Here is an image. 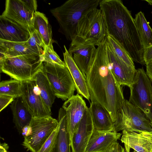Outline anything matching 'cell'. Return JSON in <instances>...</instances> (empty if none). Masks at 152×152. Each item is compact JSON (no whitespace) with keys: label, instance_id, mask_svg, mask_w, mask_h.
Wrapping results in <instances>:
<instances>
[{"label":"cell","instance_id":"6da1fadb","mask_svg":"<svg viewBox=\"0 0 152 152\" xmlns=\"http://www.w3.org/2000/svg\"><path fill=\"white\" fill-rule=\"evenodd\" d=\"M107 38L95 47L86 74L91 102H97L108 110L114 123L125 99L121 86L113 73L108 57Z\"/></svg>","mask_w":152,"mask_h":152},{"label":"cell","instance_id":"7a4b0ae2","mask_svg":"<svg viewBox=\"0 0 152 152\" xmlns=\"http://www.w3.org/2000/svg\"><path fill=\"white\" fill-rule=\"evenodd\" d=\"M99 6L108 34L118 42L133 61L145 65V48L130 11L120 0H101Z\"/></svg>","mask_w":152,"mask_h":152},{"label":"cell","instance_id":"3957f363","mask_svg":"<svg viewBox=\"0 0 152 152\" xmlns=\"http://www.w3.org/2000/svg\"><path fill=\"white\" fill-rule=\"evenodd\" d=\"M101 0H69L50 10L59 26V31L71 41L79 21L93 10L97 8Z\"/></svg>","mask_w":152,"mask_h":152},{"label":"cell","instance_id":"277c9868","mask_svg":"<svg viewBox=\"0 0 152 152\" xmlns=\"http://www.w3.org/2000/svg\"><path fill=\"white\" fill-rule=\"evenodd\" d=\"M43 55L29 54L0 59L1 72L21 82L32 80L42 70Z\"/></svg>","mask_w":152,"mask_h":152},{"label":"cell","instance_id":"5b68a950","mask_svg":"<svg viewBox=\"0 0 152 152\" xmlns=\"http://www.w3.org/2000/svg\"><path fill=\"white\" fill-rule=\"evenodd\" d=\"M108 35L102 12L100 9L96 8L79 21L75 35L71 42L97 46Z\"/></svg>","mask_w":152,"mask_h":152},{"label":"cell","instance_id":"8992f818","mask_svg":"<svg viewBox=\"0 0 152 152\" xmlns=\"http://www.w3.org/2000/svg\"><path fill=\"white\" fill-rule=\"evenodd\" d=\"M114 130L140 133L152 132L150 121L140 109L125 99L119 110Z\"/></svg>","mask_w":152,"mask_h":152},{"label":"cell","instance_id":"52a82bcc","mask_svg":"<svg viewBox=\"0 0 152 152\" xmlns=\"http://www.w3.org/2000/svg\"><path fill=\"white\" fill-rule=\"evenodd\" d=\"M152 83L143 67L136 69L133 80L129 87V101L145 114L152 128Z\"/></svg>","mask_w":152,"mask_h":152},{"label":"cell","instance_id":"ba28073f","mask_svg":"<svg viewBox=\"0 0 152 152\" xmlns=\"http://www.w3.org/2000/svg\"><path fill=\"white\" fill-rule=\"evenodd\" d=\"M42 71L48 80L56 97L66 100L74 95L75 84L68 68L44 62Z\"/></svg>","mask_w":152,"mask_h":152},{"label":"cell","instance_id":"9c48e42d","mask_svg":"<svg viewBox=\"0 0 152 152\" xmlns=\"http://www.w3.org/2000/svg\"><path fill=\"white\" fill-rule=\"evenodd\" d=\"M58 124V120L51 116L32 118L29 124L31 133L24 137L23 146L31 152H38Z\"/></svg>","mask_w":152,"mask_h":152},{"label":"cell","instance_id":"30bf717a","mask_svg":"<svg viewBox=\"0 0 152 152\" xmlns=\"http://www.w3.org/2000/svg\"><path fill=\"white\" fill-rule=\"evenodd\" d=\"M21 90L22 101L33 118L51 116V109L41 97L39 90L34 80L21 82Z\"/></svg>","mask_w":152,"mask_h":152},{"label":"cell","instance_id":"8fae6325","mask_svg":"<svg viewBox=\"0 0 152 152\" xmlns=\"http://www.w3.org/2000/svg\"><path fill=\"white\" fill-rule=\"evenodd\" d=\"M94 129L90 109L87 107L70 139L72 152H86Z\"/></svg>","mask_w":152,"mask_h":152},{"label":"cell","instance_id":"7c38bea8","mask_svg":"<svg viewBox=\"0 0 152 152\" xmlns=\"http://www.w3.org/2000/svg\"><path fill=\"white\" fill-rule=\"evenodd\" d=\"M31 31L27 27L1 15L0 39L10 42H23L30 36Z\"/></svg>","mask_w":152,"mask_h":152},{"label":"cell","instance_id":"4fadbf2b","mask_svg":"<svg viewBox=\"0 0 152 152\" xmlns=\"http://www.w3.org/2000/svg\"><path fill=\"white\" fill-rule=\"evenodd\" d=\"M87 107L85 100L78 94L73 95L64 103L62 107L66 114L70 140L75 128L83 117Z\"/></svg>","mask_w":152,"mask_h":152},{"label":"cell","instance_id":"5bb4252c","mask_svg":"<svg viewBox=\"0 0 152 152\" xmlns=\"http://www.w3.org/2000/svg\"><path fill=\"white\" fill-rule=\"evenodd\" d=\"M34 14L21 0H6L5 9L1 15L28 28L31 31L34 29L32 22Z\"/></svg>","mask_w":152,"mask_h":152},{"label":"cell","instance_id":"9a60e30c","mask_svg":"<svg viewBox=\"0 0 152 152\" xmlns=\"http://www.w3.org/2000/svg\"><path fill=\"white\" fill-rule=\"evenodd\" d=\"M107 48L112 70L115 79L121 85L129 87L133 80L136 69L128 66L116 56L107 42Z\"/></svg>","mask_w":152,"mask_h":152},{"label":"cell","instance_id":"2e32d148","mask_svg":"<svg viewBox=\"0 0 152 152\" xmlns=\"http://www.w3.org/2000/svg\"><path fill=\"white\" fill-rule=\"evenodd\" d=\"M122 134L114 129L101 131L94 129L86 152H104L119 140Z\"/></svg>","mask_w":152,"mask_h":152},{"label":"cell","instance_id":"e0dca14e","mask_svg":"<svg viewBox=\"0 0 152 152\" xmlns=\"http://www.w3.org/2000/svg\"><path fill=\"white\" fill-rule=\"evenodd\" d=\"M121 140L125 148L137 152H152V132L138 133L123 131Z\"/></svg>","mask_w":152,"mask_h":152},{"label":"cell","instance_id":"ac0fdd59","mask_svg":"<svg viewBox=\"0 0 152 152\" xmlns=\"http://www.w3.org/2000/svg\"><path fill=\"white\" fill-rule=\"evenodd\" d=\"M64 47V62L73 79L77 93L89 101L90 96L86 78L75 64L65 45Z\"/></svg>","mask_w":152,"mask_h":152},{"label":"cell","instance_id":"d6986e66","mask_svg":"<svg viewBox=\"0 0 152 152\" xmlns=\"http://www.w3.org/2000/svg\"><path fill=\"white\" fill-rule=\"evenodd\" d=\"M95 46L71 42L68 52L86 78V74Z\"/></svg>","mask_w":152,"mask_h":152},{"label":"cell","instance_id":"ffe728a7","mask_svg":"<svg viewBox=\"0 0 152 152\" xmlns=\"http://www.w3.org/2000/svg\"><path fill=\"white\" fill-rule=\"evenodd\" d=\"M94 129L104 131L114 129V123L110 113L104 106L96 102H91L89 107Z\"/></svg>","mask_w":152,"mask_h":152},{"label":"cell","instance_id":"44dd1931","mask_svg":"<svg viewBox=\"0 0 152 152\" xmlns=\"http://www.w3.org/2000/svg\"><path fill=\"white\" fill-rule=\"evenodd\" d=\"M59 129L57 141L52 152H70V140L66 114L62 108L59 110Z\"/></svg>","mask_w":152,"mask_h":152},{"label":"cell","instance_id":"7402d4cb","mask_svg":"<svg viewBox=\"0 0 152 152\" xmlns=\"http://www.w3.org/2000/svg\"><path fill=\"white\" fill-rule=\"evenodd\" d=\"M10 107L13 121L18 132L21 134L23 128L29 125L32 117L25 106L21 96L15 98Z\"/></svg>","mask_w":152,"mask_h":152},{"label":"cell","instance_id":"603a6c76","mask_svg":"<svg viewBox=\"0 0 152 152\" xmlns=\"http://www.w3.org/2000/svg\"><path fill=\"white\" fill-rule=\"evenodd\" d=\"M32 26L38 32L45 45L53 49L51 27L45 15L36 11L34 14Z\"/></svg>","mask_w":152,"mask_h":152},{"label":"cell","instance_id":"cb8c5ba5","mask_svg":"<svg viewBox=\"0 0 152 152\" xmlns=\"http://www.w3.org/2000/svg\"><path fill=\"white\" fill-rule=\"evenodd\" d=\"M0 59L27 54H37L26 46L25 42H16L0 39Z\"/></svg>","mask_w":152,"mask_h":152},{"label":"cell","instance_id":"d4e9b609","mask_svg":"<svg viewBox=\"0 0 152 152\" xmlns=\"http://www.w3.org/2000/svg\"><path fill=\"white\" fill-rule=\"evenodd\" d=\"M39 90L40 94L44 102L51 109L56 96L51 85L42 70L36 75L32 80Z\"/></svg>","mask_w":152,"mask_h":152},{"label":"cell","instance_id":"484cf974","mask_svg":"<svg viewBox=\"0 0 152 152\" xmlns=\"http://www.w3.org/2000/svg\"><path fill=\"white\" fill-rule=\"evenodd\" d=\"M134 20L144 48L152 45V29L143 13L141 11L138 12L135 15Z\"/></svg>","mask_w":152,"mask_h":152},{"label":"cell","instance_id":"4316f807","mask_svg":"<svg viewBox=\"0 0 152 152\" xmlns=\"http://www.w3.org/2000/svg\"><path fill=\"white\" fill-rule=\"evenodd\" d=\"M21 82L11 79L3 80L0 83V95L12 97L15 98L21 95Z\"/></svg>","mask_w":152,"mask_h":152},{"label":"cell","instance_id":"83f0119b","mask_svg":"<svg viewBox=\"0 0 152 152\" xmlns=\"http://www.w3.org/2000/svg\"><path fill=\"white\" fill-rule=\"evenodd\" d=\"M107 40L108 44L115 55L128 66L135 69L134 61L118 42L108 34L107 37Z\"/></svg>","mask_w":152,"mask_h":152},{"label":"cell","instance_id":"f1b7e54d","mask_svg":"<svg viewBox=\"0 0 152 152\" xmlns=\"http://www.w3.org/2000/svg\"><path fill=\"white\" fill-rule=\"evenodd\" d=\"M25 43L27 47L36 53L43 55L45 45L37 31L34 29L31 31L30 38Z\"/></svg>","mask_w":152,"mask_h":152},{"label":"cell","instance_id":"f546056e","mask_svg":"<svg viewBox=\"0 0 152 152\" xmlns=\"http://www.w3.org/2000/svg\"><path fill=\"white\" fill-rule=\"evenodd\" d=\"M43 56L44 62L56 64L63 67L66 66L64 62L61 59L53 49H51L48 46H45Z\"/></svg>","mask_w":152,"mask_h":152},{"label":"cell","instance_id":"4dcf8cb0","mask_svg":"<svg viewBox=\"0 0 152 152\" xmlns=\"http://www.w3.org/2000/svg\"><path fill=\"white\" fill-rule=\"evenodd\" d=\"M59 127L58 125L38 152H52L56 143Z\"/></svg>","mask_w":152,"mask_h":152},{"label":"cell","instance_id":"1f68e13d","mask_svg":"<svg viewBox=\"0 0 152 152\" xmlns=\"http://www.w3.org/2000/svg\"><path fill=\"white\" fill-rule=\"evenodd\" d=\"M14 98L12 97L0 95V111L5 108L13 101Z\"/></svg>","mask_w":152,"mask_h":152},{"label":"cell","instance_id":"d6a6232c","mask_svg":"<svg viewBox=\"0 0 152 152\" xmlns=\"http://www.w3.org/2000/svg\"><path fill=\"white\" fill-rule=\"evenodd\" d=\"M24 5L31 12L34 14L36 12L37 3L35 0H21Z\"/></svg>","mask_w":152,"mask_h":152},{"label":"cell","instance_id":"836d02e7","mask_svg":"<svg viewBox=\"0 0 152 152\" xmlns=\"http://www.w3.org/2000/svg\"><path fill=\"white\" fill-rule=\"evenodd\" d=\"M104 152H126L125 149L117 141L113 143Z\"/></svg>","mask_w":152,"mask_h":152},{"label":"cell","instance_id":"e575fe53","mask_svg":"<svg viewBox=\"0 0 152 152\" xmlns=\"http://www.w3.org/2000/svg\"><path fill=\"white\" fill-rule=\"evenodd\" d=\"M144 58L145 65L152 59V45L145 49Z\"/></svg>","mask_w":152,"mask_h":152},{"label":"cell","instance_id":"d590c367","mask_svg":"<svg viewBox=\"0 0 152 152\" xmlns=\"http://www.w3.org/2000/svg\"><path fill=\"white\" fill-rule=\"evenodd\" d=\"M145 65L146 72L152 83V59Z\"/></svg>","mask_w":152,"mask_h":152},{"label":"cell","instance_id":"8d00e7d4","mask_svg":"<svg viewBox=\"0 0 152 152\" xmlns=\"http://www.w3.org/2000/svg\"><path fill=\"white\" fill-rule=\"evenodd\" d=\"M31 128L29 126H27L23 128L21 134L24 137L29 135L31 133Z\"/></svg>","mask_w":152,"mask_h":152},{"label":"cell","instance_id":"74e56055","mask_svg":"<svg viewBox=\"0 0 152 152\" xmlns=\"http://www.w3.org/2000/svg\"><path fill=\"white\" fill-rule=\"evenodd\" d=\"M9 146L6 143H1L0 145V152H9L8 151Z\"/></svg>","mask_w":152,"mask_h":152},{"label":"cell","instance_id":"f35d334b","mask_svg":"<svg viewBox=\"0 0 152 152\" xmlns=\"http://www.w3.org/2000/svg\"><path fill=\"white\" fill-rule=\"evenodd\" d=\"M144 1L147 2L149 4L152 5V0H145Z\"/></svg>","mask_w":152,"mask_h":152},{"label":"cell","instance_id":"ab89813d","mask_svg":"<svg viewBox=\"0 0 152 152\" xmlns=\"http://www.w3.org/2000/svg\"><path fill=\"white\" fill-rule=\"evenodd\" d=\"M132 152H137V151L134 150V151H132Z\"/></svg>","mask_w":152,"mask_h":152}]
</instances>
